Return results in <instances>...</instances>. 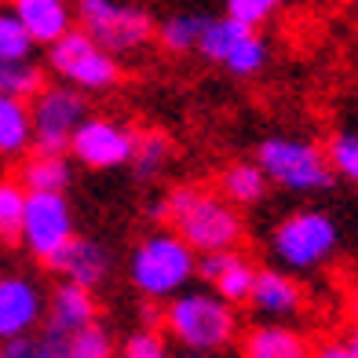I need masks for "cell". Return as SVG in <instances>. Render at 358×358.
<instances>
[{"instance_id": "cell-1", "label": "cell", "mask_w": 358, "mask_h": 358, "mask_svg": "<svg viewBox=\"0 0 358 358\" xmlns=\"http://www.w3.org/2000/svg\"><path fill=\"white\" fill-rule=\"evenodd\" d=\"M150 220L187 241L194 252H220L238 249L245 241V216L231 205L220 190L201 183H176L165 190V198L150 201Z\"/></svg>"}, {"instance_id": "cell-2", "label": "cell", "mask_w": 358, "mask_h": 358, "mask_svg": "<svg viewBox=\"0 0 358 358\" xmlns=\"http://www.w3.org/2000/svg\"><path fill=\"white\" fill-rule=\"evenodd\" d=\"M157 329L169 336V344L183 351H201V355H220L238 340L241 318L238 307L216 296L208 285H187L172 300L161 303V322Z\"/></svg>"}, {"instance_id": "cell-3", "label": "cell", "mask_w": 358, "mask_h": 358, "mask_svg": "<svg viewBox=\"0 0 358 358\" xmlns=\"http://www.w3.org/2000/svg\"><path fill=\"white\" fill-rule=\"evenodd\" d=\"M124 274H128V285L146 303H165L176 292L194 285V278H198V252L172 227H154L132 245Z\"/></svg>"}, {"instance_id": "cell-4", "label": "cell", "mask_w": 358, "mask_h": 358, "mask_svg": "<svg viewBox=\"0 0 358 358\" xmlns=\"http://www.w3.org/2000/svg\"><path fill=\"white\" fill-rule=\"evenodd\" d=\"M344 231L333 213L325 208H296L282 216L267 234V252L274 267L289 274H315L340 252Z\"/></svg>"}, {"instance_id": "cell-5", "label": "cell", "mask_w": 358, "mask_h": 358, "mask_svg": "<svg viewBox=\"0 0 358 358\" xmlns=\"http://www.w3.org/2000/svg\"><path fill=\"white\" fill-rule=\"evenodd\" d=\"M252 161L264 169L271 187L289 190V194H325L336 183L325 146L307 136H289V132L264 136L256 143Z\"/></svg>"}, {"instance_id": "cell-6", "label": "cell", "mask_w": 358, "mask_h": 358, "mask_svg": "<svg viewBox=\"0 0 358 358\" xmlns=\"http://www.w3.org/2000/svg\"><path fill=\"white\" fill-rule=\"evenodd\" d=\"M73 22L117 59L146 52L157 26L150 8L139 0H73Z\"/></svg>"}, {"instance_id": "cell-7", "label": "cell", "mask_w": 358, "mask_h": 358, "mask_svg": "<svg viewBox=\"0 0 358 358\" xmlns=\"http://www.w3.org/2000/svg\"><path fill=\"white\" fill-rule=\"evenodd\" d=\"M44 70L52 73L55 80L62 85H73L80 88L85 95H106L121 85V59L110 55L103 44H95L85 29H70V34H62L55 44L44 48Z\"/></svg>"}, {"instance_id": "cell-8", "label": "cell", "mask_w": 358, "mask_h": 358, "mask_svg": "<svg viewBox=\"0 0 358 358\" xmlns=\"http://www.w3.org/2000/svg\"><path fill=\"white\" fill-rule=\"evenodd\" d=\"M194 55H201L208 66L231 73L238 80H249L267 70L271 44L256 26H245V22L231 19V15H216V19H205Z\"/></svg>"}, {"instance_id": "cell-9", "label": "cell", "mask_w": 358, "mask_h": 358, "mask_svg": "<svg viewBox=\"0 0 358 358\" xmlns=\"http://www.w3.org/2000/svg\"><path fill=\"white\" fill-rule=\"evenodd\" d=\"M77 234V216L66 190H26V208L19 223V245L48 267Z\"/></svg>"}, {"instance_id": "cell-10", "label": "cell", "mask_w": 358, "mask_h": 358, "mask_svg": "<svg viewBox=\"0 0 358 358\" xmlns=\"http://www.w3.org/2000/svg\"><path fill=\"white\" fill-rule=\"evenodd\" d=\"M92 113L88 95L62 85V80H44V88L29 99V124H34V150H66L77 124Z\"/></svg>"}, {"instance_id": "cell-11", "label": "cell", "mask_w": 358, "mask_h": 358, "mask_svg": "<svg viewBox=\"0 0 358 358\" xmlns=\"http://www.w3.org/2000/svg\"><path fill=\"white\" fill-rule=\"evenodd\" d=\"M132 150H136V128L117 121V117H110V113H88V117L77 124V132L66 146L73 165L88 169V172L128 169Z\"/></svg>"}, {"instance_id": "cell-12", "label": "cell", "mask_w": 358, "mask_h": 358, "mask_svg": "<svg viewBox=\"0 0 358 358\" xmlns=\"http://www.w3.org/2000/svg\"><path fill=\"white\" fill-rule=\"evenodd\" d=\"M48 289L22 271L0 274V340L11 336H34L44 325Z\"/></svg>"}, {"instance_id": "cell-13", "label": "cell", "mask_w": 358, "mask_h": 358, "mask_svg": "<svg viewBox=\"0 0 358 358\" xmlns=\"http://www.w3.org/2000/svg\"><path fill=\"white\" fill-rule=\"evenodd\" d=\"M245 307L264 322H289L307 307V289L300 285V274H289L282 267H256Z\"/></svg>"}, {"instance_id": "cell-14", "label": "cell", "mask_w": 358, "mask_h": 358, "mask_svg": "<svg viewBox=\"0 0 358 358\" xmlns=\"http://www.w3.org/2000/svg\"><path fill=\"white\" fill-rule=\"evenodd\" d=\"M48 271L59 274V278H66V282H77V285H85L92 292H99L113 274V252H110V245L103 238L73 234L66 241V249L48 264Z\"/></svg>"}, {"instance_id": "cell-15", "label": "cell", "mask_w": 358, "mask_h": 358, "mask_svg": "<svg viewBox=\"0 0 358 358\" xmlns=\"http://www.w3.org/2000/svg\"><path fill=\"white\" fill-rule=\"evenodd\" d=\"M198 278L223 296L227 303L241 307L252 292V278H256V264L245 249H220V252H201L198 256Z\"/></svg>"}, {"instance_id": "cell-16", "label": "cell", "mask_w": 358, "mask_h": 358, "mask_svg": "<svg viewBox=\"0 0 358 358\" xmlns=\"http://www.w3.org/2000/svg\"><path fill=\"white\" fill-rule=\"evenodd\" d=\"M315 344L303 329L289 322H264L238 333V355L241 358H311Z\"/></svg>"}, {"instance_id": "cell-17", "label": "cell", "mask_w": 358, "mask_h": 358, "mask_svg": "<svg viewBox=\"0 0 358 358\" xmlns=\"http://www.w3.org/2000/svg\"><path fill=\"white\" fill-rule=\"evenodd\" d=\"M92 322H99V296H95L92 289L77 285V282H66V278H59L55 289H48L41 329L70 336L77 329H85V325H92Z\"/></svg>"}, {"instance_id": "cell-18", "label": "cell", "mask_w": 358, "mask_h": 358, "mask_svg": "<svg viewBox=\"0 0 358 358\" xmlns=\"http://www.w3.org/2000/svg\"><path fill=\"white\" fill-rule=\"evenodd\" d=\"M11 11L37 48L55 44L62 34H70L77 26L73 0H11Z\"/></svg>"}, {"instance_id": "cell-19", "label": "cell", "mask_w": 358, "mask_h": 358, "mask_svg": "<svg viewBox=\"0 0 358 358\" xmlns=\"http://www.w3.org/2000/svg\"><path fill=\"white\" fill-rule=\"evenodd\" d=\"M73 157L66 150H29L19 157V183L26 190H70L73 187Z\"/></svg>"}, {"instance_id": "cell-20", "label": "cell", "mask_w": 358, "mask_h": 358, "mask_svg": "<svg viewBox=\"0 0 358 358\" xmlns=\"http://www.w3.org/2000/svg\"><path fill=\"white\" fill-rule=\"evenodd\" d=\"M216 190L223 194L231 205L238 208H252L267 198V176L264 169L256 165V161H227V165L220 169V179H216Z\"/></svg>"}, {"instance_id": "cell-21", "label": "cell", "mask_w": 358, "mask_h": 358, "mask_svg": "<svg viewBox=\"0 0 358 358\" xmlns=\"http://www.w3.org/2000/svg\"><path fill=\"white\" fill-rule=\"evenodd\" d=\"M34 150V124H29V99L0 95V161H19Z\"/></svg>"}, {"instance_id": "cell-22", "label": "cell", "mask_w": 358, "mask_h": 358, "mask_svg": "<svg viewBox=\"0 0 358 358\" xmlns=\"http://www.w3.org/2000/svg\"><path fill=\"white\" fill-rule=\"evenodd\" d=\"M205 19L208 15H198V11H172L154 26V44L169 55H194Z\"/></svg>"}, {"instance_id": "cell-23", "label": "cell", "mask_w": 358, "mask_h": 358, "mask_svg": "<svg viewBox=\"0 0 358 358\" xmlns=\"http://www.w3.org/2000/svg\"><path fill=\"white\" fill-rule=\"evenodd\" d=\"M169 165H172V139L161 128L136 132V150H132V161H128L136 183H154Z\"/></svg>"}, {"instance_id": "cell-24", "label": "cell", "mask_w": 358, "mask_h": 358, "mask_svg": "<svg viewBox=\"0 0 358 358\" xmlns=\"http://www.w3.org/2000/svg\"><path fill=\"white\" fill-rule=\"evenodd\" d=\"M48 70L34 59H15V62H0V95H15V99H34L44 88Z\"/></svg>"}, {"instance_id": "cell-25", "label": "cell", "mask_w": 358, "mask_h": 358, "mask_svg": "<svg viewBox=\"0 0 358 358\" xmlns=\"http://www.w3.org/2000/svg\"><path fill=\"white\" fill-rule=\"evenodd\" d=\"M26 208V187L19 176H0V241L19 245V223Z\"/></svg>"}, {"instance_id": "cell-26", "label": "cell", "mask_w": 358, "mask_h": 358, "mask_svg": "<svg viewBox=\"0 0 358 358\" xmlns=\"http://www.w3.org/2000/svg\"><path fill=\"white\" fill-rule=\"evenodd\" d=\"M325 157H329L336 179L358 187V132L355 128H340V132H333L329 143H325Z\"/></svg>"}, {"instance_id": "cell-27", "label": "cell", "mask_w": 358, "mask_h": 358, "mask_svg": "<svg viewBox=\"0 0 358 358\" xmlns=\"http://www.w3.org/2000/svg\"><path fill=\"white\" fill-rule=\"evenodd\" d=\"M70 358H117V344H113V333L103 322H92L85 329H77L66 336Z\"/></svg>"}, {"instance_id": "cell-28", "label": "cell", "mask_w": 358, "mask_h": 358, "mask_svg": "<svg viewBox=\"0 0 358 358\" xmlns=\"http://www.w3.org/2000/svg\"><path fill=\"white\" fill-rule=\"evenodd\" d=\"M117 358H172L169 336L157 325H143V329L128 333L117 348Z\"/></svg>"}, {"instance_id": "cell-29", "label": "cell", "mask_w": 358, "mask_h": 358, "mask_svg": "<svg viewBox=\"0 0 358 358\" xmlns=\"http://www.w3.org/2000/svg\"><path fill=\"white\" fill-rule=\"evenodd\" d=\"M34 41L22 29V22L15 19L11 8H0V62H15V59H34Z\"/></svg>"}, {"instance_id": "cell-30", "label": "cell", "mask_w": 358, "mask_h": 358, "mask_svg": "<svg viewBox=\"0 0 358 358\" xmlns=\"http://www.w3.org/2000/svg\"><path fill=\"white\" fill-rule=\"evenodd\" d=\"M289 0H223V15L245 22V26H267L274 15H278Z\"/></svg>"}, {"instance_id": "cell-31", "label": "cell", "mask_w": 358, "mask_h": 358, "mask_svg": "<svg viewBox=\"0 0 358 358\" xmlns=\"http://www.w3.org/2000/svg\"><path fill=\"white\" fill-rule=\"evenodd\" d=\"M34 358H70L66 336H62V333H52V329H37V340H34Z\"/></svg>"}, {"instance_id": "cell-32", "label": "cell", "mask_w": 358, "mask_h": 358, "mask_svg": "<svg viewBox=\"0 0 358 358\" xmlns=\"http://www.w3.org/2000/svg\"><path fill=\"white\" fill-rule=\"evenodd\" d=\"M34 336H11V340H0V358H34Z\"/></svg>"}, {"instance_id": "cell-33", "label": "cell", "mask_w": 358, "mask_h": 358, "mask_svg": "<svg viewBox=\"0 0 358 358\" xmlns=\"http://www.w3.org/2000/svg\"><path fill=\"white\" fill-rule=\"evenodd\" d=\"M311 358H355V355L348 351L344 340H325V344H318L311 351Z\"/></svg>"}, {"instance_id": "cell-34", "label": "cell", "mask_w": 358, "mask_h": 358, "mask_svg": "<svg viewBox=\"0 0 358 358\" xmlns=\"http://www.w3.org/2000/svg\"><path fill=\"white\" fill-rule=\"evenodd\" d=\"M344 344H348V351H351V355L358 358V325H355V329H351V333L344 336Z\"/></svg>"}, {"instance_id": "cell-35", "label": "cell", "mask_w": 358, "mask_h": 358, "mask_svg": "<svg viewBox=\"0 0 358 358\" xmlns=\"http://www.w3.org/2000/svg\"><path fill=\"white\" fill-rule=\"evenodd\" d=\"M348 307H351V318L358 322V285H355V292H351V303H348Z\"/></svg>"}, {"instance_id": "cell-36", "label": "cell", "mask_w": 358, "mask_h": 358, "mask_svg": "<svg viewBox=\"0 0 358 358\" xmlns=\"http://www.w3.org/2000/svg\"><path fill=\"white\" fill-rule=\"evenodd\" d=\"M172 358H216V355H201V351H183V355H172Z\"/></svg>"}, {"instance_id": "cell-37", "label": "cell", "mask_w": 358, "mask_h": 358, "mask_svg": "<svg viewBox=\"0 0 358 358\" xmlns=\"http://www.w3.org/2000/svg\"><path fill=\"white\" fill-rule=\"evenodd\" d=\"M344 4H358V0H344Z\"/></svg>"}]
</instances>
